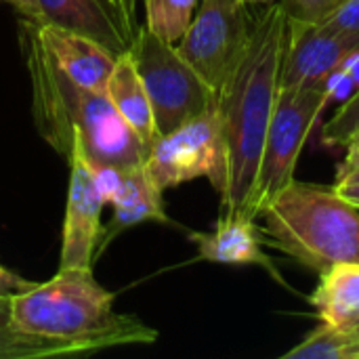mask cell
Instances as JSON below:
<instances>
[{
  "instance_id": "cell-8",
  "label": "cell",
  "mask_w": 359,
  "mask_h": 359,
  "mask_svg": "<svg viewBox=\"0 0 359 359\" xmlns=\"http://www.w3.org/2000/svg\"><path fill=\"white\" fill-rule=\"evenodd\" d=\"M223 164L225 151L217 105L162 135L143 160V168L162 191L202 177L219 191Z\"/></svg>"
},
{
  "instance_id": "cell-23",
  "label": "cell",
  "mask_w": 359,
  "mask_h": 359,
  "mask_svg": "<svg viewBox=\"0 0 359 359\" xmlns=\"http://www.w3.org/2000/svg\"><path fill=\"white\" fill-rule=\"evenodd\" d=\"M34 286H36V282H29L23 276L0 265V297H17L21 292H27Z\"/></svg>"
},
{
  "instance_id": "cell-1",
  "label": "cell",
  "mask_w": 359,
  "mask_h": 359,
  "mask_svg": "<svg viewBox=\"0 0 359 359\" xmlns=\"http://www.w3.org/2000/svg\"><path fill=\"white\" fill-rule=\"evenodd\" d=\"M288 42V15L271 2L255 15L248 46L217 99L223 137V215L257 219L255 198L267 128L280 97V72Z\"/></svg>"
},
{
  "instance_id": "cell-5",
  "label": "cell",
  "mask_w": 359,
  "mask_h": 359,
  "mask_svg": "<svg viewBox=\"0 0 359 359\" xmlns=\"http://www.w3.org/2000/svg\"><path fill=\"white\" fill-rule=\"evenodd\" d=\"M130 57L149 97L160 137L217 105L219 95L179 55L177 44L164 42L145 23L135 32Z\"/></svg>"
},
{
  "instance_id": "cell-30",
  "label": "cell",
  "mask_w": 359,
  "mask_h": 359,
  "mask_svg": "<svg viewBox=\"0 0 359 359\" xmlns=\"http://www.w3.org/2000/svg\"><path fill=\"white\" fill-rule=\"evenodd\" d=\"M351 330H353L355 334H359V326H355V328H351Z\"/></svg>"
},
{
  "instance_id": "cell-7",
  "label": "cell",
  "mask_w": 359,
  "mask_h": 359,
  "mask_svg": "<svg viewBox=\"0 0 359 359\" xmlns=\"http://www.w3.org/2000/svg\"><path fill=\"white\" fill-rule=\"evenodd\" d=\"M248 0H200L194 21L177 42L179 55L219 95L238 67L252 27Z\"/></svg>"
},
{
  "instance_id": "cell-6",
  "label": "cell",
  "mask_w": 359,
  "mask_h": 359,
  "mask_svg": "<svg viewBox=\"0 0 359 359\" xmlns=\"http://www.w3.org/2000/svg\"><path fill=\"white\" fill-rule=\"evenodd\" d=\"M332 90V80L303 88L280 90L261 156L255 198L257 217L263 206L294 179V170L305 141L313 124L318 122L322 109L330 101Z\"/></svg>"
},
{
  "instance_id": "cell-9",
  "label": "cell",
  "mask_w": 359,
  "mask_h": 359,
  "mask_svg": "<svg viewBox=\"0 0 359 359\" xmlns=\"http://www.w3.org/2000/svg\"><path fill=\"white\" fill-rule=\"evenodd\" d=\"M353 57H359V34L320 23L288 19V42L280 72V90L303 88L332 80Z\"/></svg>"
},
{
  "instance_id": "cell-15",
  "label": "cell",
  "mask_w": 359,
  "mask_h": 359,
  "mask_svg": "<svg viewBox=\"0 0 359 359\" xmlns=\"http://www.w3.org/2000/svg\"><path fill=\"white\" fill-rule=\"evenodd\" d=\"M105 93H107L111 105L122 116V120L137 135L139 143L145 149V158H147V154L151 151V147L156 145L160 135L156 128L149 97L145 93L143 80L137 72V65H135L130 53L116 59V65L109 76Z\"/></svg>"
},
{
  "instance_id": "cell-10",
  "label": "cell",
  "mask_w": 359,
  "mask_h": 359,
  "mask_svg": "<svg viewBox=\"0 0 359 359\" xmlns=\"http://www.w3.org/2000/svg\"><path fill=\"white\" fill-rule=\"evenodd\" d=\"M69 187L61 231L59 269H93L101 240V210L105 206L97 187L95 170L84 160L80 147L69 158Z\"/></svg>"
},
{
  "instance_id": "cell-27",
  "label": "cell",
  "mask_w": 359,
  "mask_h": 359,
  "mask_svg": "<svg viewBox=\"0 0 359 359\" xmlns=\"http://www.w3.org/2000/svg\"><path fill=\"white\" fill-rule=\"evenodd\" d=\"M339 189V194L353 204L355 208H359V183H343V185H334Z\"/></svg>"
},
{
  "instance_id": "cell-12",
  "label": "cell",
  "mask_w": 359,
  "mask_h": 359,
  "mask_svg": "<svg viewBox=\"0 0 359 359\" xmlns=\"http://www.w3.org/2000/svg\"><path fill=\"white\" fill-rule=\"evenodd\" d=\"M42 23H53L93 38L116 57L130 53L135 29L118 0H38Z\"/></svg>"
},
{
  "instance_id": "cell-11",
  "label": "cell",
  "mask_w": 359,
  "mask_h": 359,
  "mask_svg": "<svg viewBox=\"0 0 359 359\" xmlns=\"http://www.w3.org/2000/svg\"><path fill=\"white\" fill-rule=\"evenodd\" d=\"M95 179L105 206L109 204L114 210L109 223L101 229L97 257L109 246L114 238H118L128 227H135L145 221L170 223L162 200L164 191L151 181L143 164L126 170L101 168L95 170Z\"/></svg>"
},
{
  "instance_id": "cell-21",
  "label": "cell",
  "mask_w": 359,
  "mask_h": 359,
  "mask_svg": "<svg viewBox=\"0 0 359 359\" xmlns=\"http://www.w3.org/2000/svg\"><path fill=\"white\" fill-rule=\"evenodd\" d=\"M345 0H280L294 23H320L328 19Z\"/></svg>"
},
{
  "instance_id": "cell-13",
  "label": "cell",
  "mask_w": 359,
  "mask_h": 359,
  "mask_svg": "<svg viewBox=\"0 0 359 359\" xmlns=\"http://www.w3.org/2000/svg\"><path fill=\"white\" fill-rule=\"evenodd\" d=\"M189 240L196 244L202 261L219 265H257L284 284L278 267L263 250L265 240L259 219L244 215H221L212 231H191Z\"/></svg>"
},
{
  "instance_id": "cell-22",
  "label": "cell",
  "mask_w": 359,
  "mask_h": 359,
  "mask_svg": "<svg viewBox=\"0 0 359 359\" xmlns=\"http://www.w3.org/2000/svg\"><path fill=\"white\" fill-rule=\"evenodd\" d=\"M328 25L341 32H353L359 34V0H345L328 19H324Z\"/></svg>"
},
{
  "instance_id": "cell-14",
  "label": "cell",
  "mask_w": 359,
  "mask_h": 359,
  "mask_svg": "<svg viewBox=\"0 0 359 359\" xmlns=\"http://www.w3.org/2000/svg\"><path fill=\"white\" fill-rule=\"evenodd\" d=\"M36 25L44 48L61 72H65L74 82L95 93L107 90V82L118 59L114 53H109L103 44L95 42L84 34L53 23L36 21Z\"/></svg>"
},
{
  "instance_id": "cell-24",
  "label": "cell",
  "mask_w": 359,
  "mask_h": 359,
  "mask_svg": "<svg viewBox=\"0 0 359 359\" xmlns=\"http://www.w3.org/2000/svg\"><path fill=\"white\" fill-rule=\"evenodd\" d=\"M343 183H359V149L347 147V156L337 168V181L334 185Z\"/></svg>"
},
{
  "instance_id": "cell-28",
  "label": "cell",
  "mask_w": 359,
  "mask_h": 359,
  "mask_svg": "<svg viewBox=\"0 0 359 359\" xmlns=\"http://www.w3.org/2000/svg\"><path fill=\"white\" fill-rule=\"evenodd\" d=\"M13 324V297H0V326Z\"/></svg>"
},
{
  "instance_id": "cell-17",
  "label": "cell",
  "mask_w": 359,
  "mask_h": 359,
  "mask_svg": "<svg viewBox=\"0 0 359 359\" xmlns=\"http://www.w3.org/2000/svg\"><path fill=\"white\" fill-rule=\"evenodd\" d=\"M78 353L88 355V351L78 343L34 334L17 328L15 324L0 326V359L61 358V355H78Z\"/></svg>"
},
{
  "instance_id": "cell-29",
  "label": "cell",
  "mask_w": 359,
  "mask_h": 359,
  "mask_svg": "<svg viewBox=\"0 0 359 359\" xmlns=\"http://www.w3.org/2000/svg\"><path fill=\"white\" fill-rule=\"evenodd\" d=\"M252 6H267V4H271V2H278V0H248Z\"/></svg>"
},
{
  "instance_id": "cell-4",
  "label": "cell",
  "mask_w": 359,
  "mask_h": 359,
  "mask_svg": "<svg viewBox=\"0 0 359 359\" xmlns=\"http://www.w3.org/2000/svg\"><path fill=\"white\" fill-rule=\"evenodd\" d=\"M257 219L265 244L318 276L337 263H359V208L334 185L292 179Z\"/></svg>"
},
{
  "instance_id": "cell-19",
  "label": "cell",
  "mask_w": 359,
  "mask_h": 359,
  "mask_svg": "<svg viewBox=\"0 0 359 359\" xmlns=\"http://www.w3.org/2000/svg\"><path fill=\"white\" fill-rule=\"evenodd\" d=\"M141 2L145 8V27L170 44H177L185 36L200 4V0H141Z\"/></svg>"
},
{
  "instance_id": "cell-16",
  "label": "cell",
  "mask_w": 359,
  "mask_h": 359,
  "mask_svg": "<svg viewBox=\"0 0 359 359\" xmlns=\"http://www.w3.org/2000/svg\"><path fill=\"white\" fill-rule=\"evenodd\" d=\"M309 303L324 324L343 330L359 326V263H337L320 273Z\"/></svg>"
},
{
  "instance_id": "cell-3",
  "label": "cell",
  "mask_w": 359,
  "mask_h": 359,
  "mask_svg": "<svg viewBox=\"0 0 359 359\" xmlns=\"http://www.w3.org/2000/svg\"><path fill=\"white\" fill-rule=\"evenodd\" d=\"M114 301V292L95 280L93 269H59L48 282L13 297V324L78 343L88 353L156 343L158 332L133 313H118Z\"/></svg>"
},
{
  "instance_id": "cell-20",
  "label": "cell",
  "mask_w": 359,
  "mask_h": 359,
  "mask_svg": "<svg viewBox=\"0 0 359 359\" xmlns=\"http://www.w3.org/2000/svg\"><path fill=\"white\" fill-rule=\"evenodd\" d=\"M328 145L347 147L355 137H359V90L332 116L322 133Z\"/></svg>"
},
{
  "instance_id": "cell-18",
  "label": "cell",
  "mask_w": 359,
  "mask_h": 359,
  "mask_svg": "<svg viewBox=\"0 0 359 359\" xmlns=\"http://www.w3.org/2000/svg\"><path fill=\"white\" fill-rule=\"evenodd\" d=\"M282 359H359V334L322 322Z\"/></svg>"
},
{
  "instance_id": "cell-2",
  "label": "cell",
  "mask_w": 359,
  "mask_h": 359,
  "mask_svg": "<svg viewBox=\"0 0 359 359\" xmlns=\"http://www.w3.org/2000/svg\"><path fill=\"white\" fill-rule=\"evenodd\" d=\"M19 42L32 88V118L40 137L65 160L74 147H80L93 170L141 166L145 149L107 93H95L61 72L44 48L34 19L21 17Z\"/></svg>"
},
{
  "instance_id": "cell-25",
  "label": "cell",
  "mask_w": 359,
  "mask_h": 359,
  "mask_svg": "<svg viewBox=\"0 0 359 359\" xmlns=\"http://www.w3.org/2000/svg\"><path fill=\"white\" fill-rule=\"evenodd\" d=\"M4 2L15 6L21 13V17H27V19H34V21L42 23V11L38 6V0H4Z\"/></svg>"
},
{
  "instance_id": "cell-26",
  "label": "cell",
  "mask_w": 359,
  "mask_h": 359,
  "mask_svg": "<svg viewBox=\"0 0 359 359\" xmlns=\"http://www.w3.org/2000/svg\"><path fill=\"white\" fill-rule=\"evenodd\" d=\"M139 2L141 0H118V4H120V8H122V13H124V17H126V21H128V25L137 32V27H139Z\"/></svg>"
}]
</instances>
